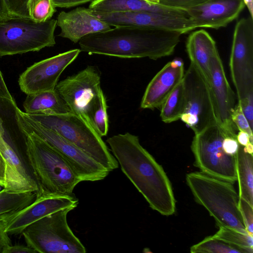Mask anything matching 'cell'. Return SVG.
<instances>
[{
	"label": "cell",
	"mask_w": 253,
	"mask_h": 253,
	"mask_svg": "<svg viewBox=\"0 0 253 253\" xmlns=\"http://www.w3.org/2000/svg\"><path fill=\"white\" fill-rule=\"evenodd\" d=\"M106 142L122 171L150 207L164 216L174 214L176 200L171 182L163 167L140 144L138 137L126 132L110 137Z\"/></svg>",
	"instance_id": "1"
},
{
	"label": "cell",
	"mask_w": 253,
	"mask_h": 253,
	"mask_svg": "<svg viewBox=\"0 0 253 253\" xmlns=\"http://www.w3.org/2000/svg\"><path fill=\"white\" fill-rule=\"evenodd\" d=\"M181 35L172 31L115 27L87 35L79 44L81 51L89 54L157 60L172 54Z\"/></svg>",
	"instance_id": "2"
},
{
	"label": "cell",
	"mask_w": 253,
	"mask_h": 253,
	"mask_svg": "<svg viewBox=\"0 0 253 253\" xmlns=\"http://www.w3.org/2000/svg\"><path fill=\"white\" fill-rule=\"evenodd\" d=\"M24 136L26 159L41 195H72L81 180L54 148L32 132Z\"/></svg>",
	"instance_id": "3"
},
{
	"label": "cell",
	"mask_w": 253,
	"mask_h": 253,
	"mask_svg": "<svg viewBox=\"0 0 253 253\" xmlns=\"http://www.w3.org/2000/svg\"><path fill=\"white\" fill-rule=\"evenodd\" d=\"M186 182L196 202L208 211L218 226L248 233L238 207L239 194L233 183L201 171L187 173Z\"/></svg>",
	"instance_id": "4"
},
{
	"label": "cell",
	"mask_w": 253,
	"mask_h": 253,
	"mask_svg": "<svg viewBox=\"0 0 253 253\" xmlns=\"http://www.w3.org/2000/svg\"><path fill=\"white\" fill-rule=\"evenodd\" d=\"M26 114L82 150L109 171L119 167L102 137L91 125L72 113L66 114Z\"/></svg>",
	"instance_id": "5"
},
{
	"label": "cell",
	"mask_w": 253,
	"mask_h": 253,
	"mask_svg": "<svg viewBox=\"0 0 253 253\" xmlns=\"http://www.w3.org/2000/svg\"><path fill=\"white\" fill-rule=\"evenodd\" d=\"M75 208L63 209L27 226L21 233L27 245L36 253H86L85 248L67 222L68 213Z\"/></svg>",
	"instance_id": "6"
},
{
	"label": "cell",
	"mask_w": 253,
	"mask_h": 253,
	"mask_svg": "<svg viewBox=\"0 0 253 253\" xmlns=\"http://www.w3.org/2000/svg\"><path fill=\"white\" fill-rule=\"evenodd\" d=\"M57 20L37 22L8 16L0 19V57L38 51L55 43Z\"/></svg>",
	"instance_id": "7"
},
{
	"label": "cell",
	"mask_w": 253,
	"mask_h": 253,
	"mask_svg": "<svg viewBox=\"0 0 253 253\" xmlns=\"http://www.w3.org/2000/svg\"><path fill=\"white\" fill-rule=\"evenodd\" d=\"M14 111L19 129L33 133L54 148L81 182L101 180L109 174L108 170L55 131L32 120L17 106L14 108Z\"/></svg>",
	"instance_id": "8"
},
{
	"label": "cell",
	"mask_w": 253,
	"mask_h": 253,
	"mask_svg": "<svg viewBox=\"0 0 253 253\" xmlns=\"http://www.w3.org/2000/svg\"><path fill=\"white\" fill-rule=\"evenodd\" d=\"M228 136L217 125L195 134L191 148L194 166L201 172L232 183L237 181L236 155L226 154L222 142Z\"/></svg>",
	"instance_id": "9"
},
{
	"label": "cell",
	"mask_w": 253,
	"mask_h": 253,
	"mask_svg": "<svg viewBox=\"0 0 253 253\" xmlns=\"http://www.w3.org/2000/svg\"><path fill=\"white\" fill-rule=\"evenodd\" d=\"M185 108L180 119L198 133L217 124L210 87L199 70L190 63L182 80Z\"/></svg>",
	"instance_id": "10"
},
{
	"label": "cell",
	"mask_w": 253,
	"mask_h": 253,
	"mask_svg": "<svg viewBox=\"0 0 253 253\" xmlns=\"http://www.w3.org/2000/svg\"><path fill=\"white\" fill-rule=\"evenodd\" d=\"M229 66L238 101L253 94V18L250 16L235 25Z\"/></svg>",
	"instance_id": "11"
},
{
	"label": "cell",
	"mask_w": 253,
	"mask_h": 253,
	"mask_svg": "<svg viewBox=\"0 0 253 253\" xmlns=\"http://www.w3.org/2000/svg\"><path fill=\"white\" fill-rule=\"evenodd\" d=\"M100 79V74L96 68L88 66L58 83L55 89L72 113L90 124L89 111L102 90Z\"/></svg>",
	"instance_id": "12"
},
{
	"label": "cell",
	"mask_w": 253,
	"mask_h": 253,
	"mask_svg": "<svg viewBox=\"0 0 253 253\" xmlns=\"http://www.w3.org/2000/svg\"><path fill=\"white\" fill-rule=\"evenodd\" d=\"M93 13L111 26L131 27L175 32L182 35L196 29L194 22L183 14L151 11Z\"/></svg>",
	"instance_id": "13"
},
{
	"label": "cell",
	"mask_w": 253,
	"mask_h": 253,
	"mask_svg": "<svg viewBox=\"0 0 253 253\" xmlns=\"http://www.w3.org/2000/svg\"><path fill=\"white\" fill-rule=\"evenodd\" d=\"M81 51L78 48L71 49L34 63L19 77L21 90L29 94L55 89L62 72Z\"/></svg>",
	"instance_id": "14"
},
{
	"label": "cell",
	"mask_w": 253,
	"mask_h": 253,
	"mask_svg": "<svg viewBox=\"0 0 253 253\" xmlns=\"http://www.w3.org/2000/svg\"><path fill=\"white\" fill-rule=\"evenodd\" d=\"M78 203L74 194L41 195L22 210L0 218V221L8 234H21L27 226L37 220L64 208H76Z\"/></svg>",
	"instance_id": "15"
},
{
	"label": "cell",
	"mask_w": 253,
	"mask_h": 253,
	"mask_svg": "<svg viewBox=\"0 0 253 253\" xmlns=\"http://www.w3.org/2000/svg\"><path fill=\"white\" fill-rule=\"evenodd\" d=\"M210 87L217 124L229 137L237 138L238 129L231 120L235 104V95L225 75L218 51L211 57Z\"/></svg>",
	"instance_id": "16"
},
{
	"label": "cell",
	"mask_w": 253,
	"mask_h": 253,
	"mask_svg": "<svg viewBox=\"0 0 253 253\" xmlns=\"http://www.w3.org/2000/svg\"><path fill=\"white\" fill-rule=\"evenodd\" d=\"M0 117V154L5 166V185L3 189L10 192L39 191L27 160H25L13 143L6 138Z\"/></svg>",
	"instance_id": "17"
},
{
	"label": "cell",
	"mask_w": 253,
	"mask_h": 253,
	"mask_svg": "<svg viewBox=\"0 0 253 253\" xmlns=\"http://www.w3.org/2000/svg\"><path fill=\"white\" fill-rule=\"evenodd\" d=\"M245 6L243 0H208L186 10L196 29H218L238 18Z\"/></svg>",
	"instance_id": "18"
},
{
	"label": "cell",
	"mask_w": 253,
	"mask_h": 253,
	"mask_svg": "<svg viewBox=\"0 0 253 253\" xmlns=\"http://www.w3.org/2000/svg\"><path fill=\"white\" fill-rule=\"evenodd\" d=\"M58 35L74 43L89 34L110 30V25L96 16L89 8L78 7L68 12L62 11L57 17Z\"/></svg>",
	"instance_id": "19"
},
{
	"label": "cell",
	"mask_w": 253,
	"mask_h": 253,
	"mask_svg": "<svg viewBox=\"0 0 253 253\" xmlns=\"http://www.w3.org/2000/svg\"><path fill=\"white\" fill-rule=\"evenodd\" d=\"M184 75V64L180 59L168 63L151 80L142 97V109L160 108L161 105L182 81Z\"/></svg>",
	"instance_id": "20"
},
{
	"label": "cell",
	"mask_w": 253,
	"mask_h": 253,
	"mask_svg": "<svg viewBox=\"0 0 253 253\" xmlns=\"http://www.w3.org/2000/svg\"><path fill=\"white\" fill-rule=\"evenodd\" d=\"M186 48L190 63L199 70L210 85V61L218 51L215 42L208 32L200 29L188 36Z\"/></svg>",
	"instance_id": "21"
},
{
	"label": "cell",
	"mask_w": 253,
	"mask_h": 253,
	"mask_svg": "<svg viewBox=\"0 0 253 253\" xmlns=\"http://www.w3.org/2000/svg\"><path fill=\"white\" fill-rule=\"evenodd\" d=\"M88 8L99 13L151 11L178 13L188 16L186 10L150 3L143 0H94L91 2Z\"/></svg>",
	"instance_id": "22"
},
{
	"label": "cell",
	"mask_w": 253,
	"mask_h": 253,
	"mask_svg": "<svg viewBox=\"0 0 253 253\" xmlns=\"http://www.w3.org/2000/svg\"><path fill=\"white\" fill-rule=\"evenodd\" d=\"M23 107L25 113L29 115H60L71 113L55 89L27 94Z\"/></svg>",
	"instance_id": "23"
},
{
	"label": "cell",
	"mask_w": 253,
	"mask_h": 253,
	"mask_svg": "<svg viewBox=\"0 0 253 253\" xmlns=\"http://www.w3.org/2000/svg\"><path fill=\"white\" fill-rule=\"evenodd\" d=\"M236 171L239 198L253 207V155L245 152L240 144L236 155Z\"/></svg>",
	"instance_id": "24"
},
{
	"label": "cell",
	"mask_w": 253,
	"mask_h": 253,
	"mask_svg": "<svg viewBox=\"0 0 253 253\" xmlns=\"http://www.w3.org/2000/svg\"><path fill=\"white\" fill-rule=\"evenodd\" d=\"M185 104L184 90L182 81L161 105L160 117L162 121L165 123H170L180 119L184 110Z\"/></svg>",
	"instance_id": "25"
},
{
	"label": "cell",
	"mask_w": 253,
	"mask_h": 253,
	"mask_svg": "<svg viewBox=\"0 0 253 253\" xmlns=\"http://www.w3.org/2000/svg\"><path fill=\"white\" fill-rule=\"evenodd\" d=\"M37 196L36 192H10L0 191V218L16 212L33 203Z\"/></svg>",
	"instance_id": "26"
},
{
	"label": "cell",
	"mask_w": 253,
	"mask_h": 253,
	"mask_svg": "<svg viewBox=\"0 0 253 253\" xmlns=\"http://www.w3.org/2000/svg\"><path fill=\"white\" fill-rule=\"evenodd\" d=\"M107 109L106 97L102 90L88 114L91 126L101 137L107 135L109 129Z\"/></svg>",
	"instance_id": "27"
},
{
	"label": "cell",
	"mask_w": 253,
	"mask_h": 253,
	"mask_svg": "<svg viewBox=\"0 0 253 253\" xmlns=\"http://www.w3.org/2000/svg\"><path fill=\"white\" fill-rule=\"evenodd\" d=\"M191 253H248L243 249L234 246L212 236L206 237L190 248Z\"/></svg>",
	"instance_id": "28"
},
{
	"label": "cell",
	"mask_w": 253,
	"mask_h": 253,
	"mask_svg": "<svg viewBox=\"0 0 253 253\" xmlns=\"http://www.w3.org/2000/svg\"><path fill=\"white\" fill-rule=\"evenodd\" d=\"M218 231L212 236L234 246L244 249L248 253H253V237L248 233H242L235 230L218 226Z\"/></svg>",
	"instance_id": "29"
},
{
	"label": "cell",
	"mask_w": 253,
	"mask_h": 253,
	"mask_svg": "<svg viewBox=\"0 0 253 253\" xmlns=\"http://www.w3.org/2000/svg\"><path fill=\"white\" fill-rule=\"evenodd\" d=\"M52 0H29L27 9L30 18L37 22H44L51 19L56 12Z\"/></svg>",
	"instance_id": "30"
},
{
	"label": "cell",
	"mask_w": 253,
	"mask_h": 253,
	"mask_svg": "<svg viewBox=\"0 0 253 253\" xmlns=\"http://www.w3.org/2000/svg\"><path fill=\"white\" fill-rule=\"evenodd\" d=\"M231 120L239 131H245L249 135L251 142L253 143V129L251 127L238 103L235 106Z\"/></svg>",
	"instance_id": "31"
},
{
	"label": "cell",
	"mask_w": 253,
	"mask_h": 253,
	"mask_svg": "<svg viewBox=\"0 0 253 253\" xmlns=\"http://www.w3.org/2000/svg\"><path fill=\"white\" fill-rule=\"evenodd\" d=\"M28 1L29 0H5L8 15L30 18L27 9Z\"/></svg>",
	"instance_id": "32"
},
{
	"label": "cell",
	"mask_w": 253,
	"mask_h": 253,
	"mask_svg": "<svg viewBox=\"0 0 253 253\" xmlns=\"http://www.w3.org/2000/svg\"><path fill=\"white\" fill-rule=\"evenodd\" d=\"M238 207L246 231L253 235V207L244 200L239 198Z\"/></svg>",
	"instance_id": "33"
},
{
	"label": "cell",
	"mask_w": 253,
	"mask_h": 253,
	"mask_svg": "<svg viewBox=\"0 0 253 253\" xmlns=\"http://www.w3.org/2000/svg\"><path fill=\"white\" fill-rule=\"evenodd\" d=\"M208 0H160V4L187 10L200 5Z\"/></svg>",
	"instance_id": "34"
},
{
	"label": "cell",
	"mask_w": 253,
	"mask_h": 253,
	"mask_svg": "<svg viewBox=\"0 0 253 253\" xmlns=\"http://www.w3.org/2000/svg\"><path fill=\"white\" fill-rule=\"evenodd\" d=\"M251 127L253 128V94L238 101Z\"/></svg>",
	"instance_id": "35"
},
{
	"label": "cell",
	"mask_w": 253,
	"mask_h": 253,
	"mask_svg": "<svg viewBox=\"0 0 253 253\" xmlns=\"http://www.w3.org/2000/svg\"><path fill=\"white\" fill-rule=\"evenodd\" d=\"M222 147L226 154L235 156L238 152L239 144L237 140V138L225 136L222 142Z\"/></svg>",
	"instance_id": "36"
},
{
	"label": "cell",
	"mask_w": 253,
	"mask_h": 253,
	"mask_svg": "<svg viewBox=\"0 0 253 253\" xmlns=\"http://www.w3.org/2000/svg\"><path fill=\"white\" fill-rule=\"evenodd\" d=\"M55 7L69 8L92 2L94 0H52Z\"/></svg>",
	"instance_id": "37"
},
{
	"label": "cell",
	"mask_w": 253,
	"mask_h": 253,
	"mask_svg": "<svg viewBox=\"0 0 253 253\" xmlns=\"http://www.w3.org/2000/svg\"><path fill=\"white\" fill-rule=\"evenodd\" d=\"M0 100L14 103L12 96L10 94L4 82V79L0 71Z\"/></svg>",
	"instance_id": "38"
},
{
	"label": "cell",
	"mask_w": 253,
	"mask_h": 253,
	"mask_svg": "<svg viewBox=\"0 0 253 253\" xmlns=\"http://www.w3.org/2000/svg\"><path fill=\"white\" fill-rule=\"evenodd\" d=\"M34 250L28 246L22 245H10L4 251L3 253H35Z\"/></svg>",
	"instance_id": "39"
},
{
	"label": "cell",
	"mask_w": 253,
	"mask_h": 253,
	"mask_svg": "<svg viewBox=\"0 0 253 253\" xmlns=\"http://www.w3.org/2000/svg\"><path fill=\"white\" fill-rule=\"evenodd\" d=\"M11 244L8 234L5 231L0 221V253H3L5 250Z\"/></svg>",
	"instance_id": "40"
},
{
	"label": "cell",
	"mask_w": 253,
	"mask_h": 253,
	"mask_svg": "<svg viewBox=\"0 0 253 253\" xmlns=\"http://www.w3.org/2000/svg\"><path fill=\"white\" fill-rule=\"evenodd\" d=\"M237 140L238 143L243 146H246L250 142L251 143L249 135L243 131H239L237 133Z\"/></svg>",
	"instance_id": "41"
},
{
	"label": "cell",
	"mask_w": 253,
	"mask_h": 253,
	"mask_svg": "<svg viewBox=\"0 0 253 253\" xmlns=\"http://www.w3.org/2000/svg\"><path fill=\"white\" fill-rule=\"evenodd\" d=\"M5 166L0 154V185L4 187L5 185Z\"/></svg>",
	"instance_id": "42"
},
{
	"label": "cell",
	"mask_w": 253,
	"mask_h": 253,
	"mask_svg": "<svg viewBox=\"0 0 253 253\" xmlns=\"http://www.w3.org/2000/svg\"><path fill=\"white\" fill-rule=\"evenodd\" d=\"M8 16L5 0H0V19Z\"/></svg>",
	"instance_id": "43"
},
{
	"label": "cell",
	"mask_w": 253,
	"mask_h": 253,
	"mask_svg": "<svg viewBox=\"0 0 253 253\" xmlns=\"http://www.w3.org/2000/svg\"><path fill=\"white\" fill-rule=\"evenodd\" d=\"M248 9L250 16L253 18V0H243Z\"/></svg>",
	"instance_id": "44"
},
{
	"label": "cell",
	"mask_w": 253,
	"mask_h": 253,
	"mask_svg": "<svg viewBox=\"0 0 253 253\" xmlns=\"http://www.w3.org/2000/svg\"><path fill=\"white\" fill-rule=\"evenodd\" d=\"M244 151L250 154L253 153V143L250 142L246 146H243Z\"/></svg>",
	"instance_id": "45"
},
{
	"label": "cell",
	"mask_w": 253,
	"mask_h": 253,
	"mask_svg": "<svg viewBox=\"0 0 253 253\" xmlns=\"http://www.w3.org/2000/svg\"><path fill=\"white\" fill-rule=\"evenodd\" d=\"M143 0L147 1L148 2L152 3H155V4L160 3V0Z\"/></svg>",
	"instance_id": "46"
},
{
	"label": "cell",
	"mask_w": 253,
	"mask_h": 253,
	"mask_svg": "<svg viewBox=\"0 0 253 253\" xmlns=\"http://www.w3.org/2000/svg\"><path fill=\"white\" fill-rule=\"evenodd\" d=\"M1 186L0 185V190L1 189Z\"/></svg>",
	"instance_id": "47"
}]
</instances>
